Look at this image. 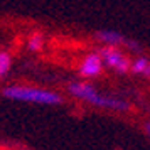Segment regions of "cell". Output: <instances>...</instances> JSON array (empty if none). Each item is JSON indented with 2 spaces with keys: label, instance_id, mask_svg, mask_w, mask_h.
Wrapping results in <instances>:
<instances>
[{
  "label": "cell",
  "instance_id": "obj_1",
  "mask_svg": "<svg viewBox=\"0 0 150 150\" xmlns=\"http://www.w3.org/2000/svg\"><path fill=\"white\" fill-rule=\"evenodd\" d=\"M68 91L73 96L79 98L83 101H88L95 106L100 108H106V110H115V111H127L130 108L128 103L113 98V96H105L100 91H96V88H93L88 83H81V81H73L68 84Z\"/></svg>",
  "mask_w": 150,
  "mask_h": 150
},
{
  "label": "cell",
  "instance_id": "obj_2",
  "mask_svg": "<svg viewBox=\"0 0 150 150\" xmlns=\"http://www.w3.org/2000/svg\"><path fill=\"white\" fill-rule=\"evenodd\" d=\"M2 95L10 100H17V101H29V103H37V105H61L64 101V98L61 95H57L56 91L44 88H35V86H5L2 89Z\"/></svg>",
  "mask_w": 150,
  "mask_h": 150
},
{
  "label": "cell",
  "instance_id": "obj_4",
  "mask_svg": "<svg viewBox=\"0 0 150 150\" xmlns=\"http://www.w3.org/2000/svg\"><path fill=\"white\" fill-rule=\"evenodd\" d=\"M101 71H103V59L100 52L88 54L79 66V74L83 78H95V76L101 74Z\"/></svg>",
  "mask_w": 150,
  "mask_h": 150
},
{
  "label": "cell",
  "instance_id": "obj_6",
  "mask_svg": "<svg viewBox=\"0 0 150 150\" xmlns=\"http://www.w3.org/2000/svg\"><path fill=\"white\" fill-rule=\"evenodd\" d=\"M130 71L135 73V74H143L145 78H150V61L147 57H138L132 62Z\"/></svg>",
  "mask_w": 150,
  "mask_h": 150
},
{
  "label": "cell",
  "instance_id": "obj_5",
  "mask_svg": "<svg viewBox=\"0 0 150 150\" xmlns=\"http://www.w3.org/2000/svg\"><path fill=\"white\" fill-rule=\"evenodd\" d=\"M96 39L98 41L105 42L106 46H127V37L122 35L120 32H115V30H100L96 32Z\"/></svg>",
  "mask_w": 150,
  "mask_h": 150
},
{
  "label": "cell",
  "instance_id": "obj_9",
  "mask_svg": "<svg viewBox=\"0 0 150 150\" xmlns=\"http://www.w3.org/2000/svg\"><path fill=\"white\" fill-rule=\"evenodd\" d=\"M127 47L132 49V51H135V52L142 51V46H140L138 42H135V41H127Z\"/></svg>",
  "mask_w": 150,
  "mask_h": 150
},
{
  "label": "cell",
  "instance_id": "obj_8",
  "mask_svg": "<svg viewBox=\"0 0 150 150\" xmlns=\"http://www.w3.org/2000/svg\"><path fill=\"white\" fill-rule=\"evenodd\" d=\"M42 46H44V39H42L41 34H34L27 42V47L30 49V51H34V52H39L42 49Z\"/></svg>",
  "mask_w": 150,
  "mask_h": 150
},
{
  "label": "cell",
  "instance_id": "obj_7",
  "mask_svg": "<svg viewBox=\"0 0 150 150\" xmlns=\"http://www.w3.org/2000/svg\"><path fill=\"white\" fill-rule=\"evenodd\" d=\"M10 64H12L10 54L8 52H0V78L5 76L10 71Z\"/></svg>",
  "mask_w": 150,
  "mask_h": 150
},
{
  "label": "cell",
  "instance_id": "obj_3",
  "mask_svg": "<svg viewBox=\"0 0 150 150\" xmlns=\"http://www.w3.org/2000/svg\"><path fill=\"white\" fill-rule=\"evenodd\" d=\"M100 56L103 59V64H106L108 68H113L118 73H127L132 68V62L127 59V56H123L122 51H118L116 46H105L100 49Z\"/></svg>",
  "mask_w": 150,
  "mask_h": 150
},
{
  "label": "cell",
  "instance_id": "obj_10",
  "mask_svg": "<svg viewBox=\"0 0 150 150\" xmlns=\"http://www.w3.org/2000/svg\"><path fill=\"white\" fill-rule=\"evenodd\" d=\"M145 128H147V132H149V135H150V123H147V125H145Z\"/></svg>",
  "mask_w": 150,
  "mask_h": 150
}]
</instances>
